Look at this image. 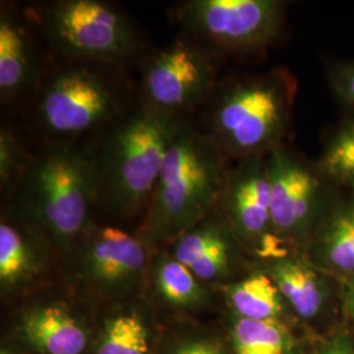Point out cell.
<instances>
[{
	"mask_svg": "<svg viewBox=\"0 0 354 354\" xmlns=\"http://www.w3.org/2000/svg\"><path fill=\"white\" fill-rule=\"evenodd\" d=\"M91 140L42 145L3 207L50 243L62 264L96 222Z\"/></svg>",
	"mask_w": 354,
	"mask_h": 354,
	"instance_id": "cell-1",
	"label": "cell"
},
{
	"mask_svg": "<svg viewBox=\"0 0 354 354\" xmlns=\"http://www.w3.org/2000/svg\"><path fill=\"white\" fill-rule=\"evenodd\" d=\"M184 120L158 112L138 99L91 140L96 215H105L113 222L143 219L167 152Z\"/></svg>",
	"mask_w": 354,
	"mask_h": 354,
	"instance_id": "cell-2",
	"label": "cell"
},
{
	"mask_svg": "<svg viewBox=\"0 0 354 354\" xmlns=\"http://www.w3.org/2000/svg\"><path fill=\"white\" fill-rule=\"evenodd\" d=\"M127 66L61 58L44 71L30 102L35 133L48 143L89 142L138 100Z\"/></svg>",
	"mask_w": 354,
	"mask_h": 354,
	"instance_id": "cell-3",
	"label": "cell"
},
{
	"mask_svg": "<svg viewBox=\"0 0 354 354\" xmlns=\"http://www.w3.org/2000/svg\"><path fill=\"white\" fill-rule=\"evenodd\" d=\"M230 162L203 127L184 120L167 152L137 235L156 251L212 214L226 187Z\"/></svg>",
	"mask_w": 354,
	"mask_h": 354,
	"instance_id": "cell-4",
	"label": "cell"
},
{
	"mask_svg": "<svg viewBox=\"0 0 354 354\" xmlns=\"http://www.w3.org/2000/svg\"><path fill=\"white\" fill-rule=\"evenodd\" d=\"M297 92L286 67L219 82L203 105V130L230 160L266 156L285 143Z\"/></svg>",
	"mask_w": 354,
	"mask_h": 354,
	"instance_id": "cell-5",
	"label": "cell"
},
{
	"mask_svg": "<svg viewBox=\"0 0 354 354\" xmlns=\"http://www.w3.org/2000/svg\"><path fill=\"white\" fill-rule=\"evenodd\" d=\"M26 16L61 58L127 66L142 54L140 28L118 4L105 0H54Z\"/></svg>",
	"mask_w": 354,
	"mask_h": 354,
	"instance_id": "cell-6",
	"label": "cell"
},
{
	"mask_svg": "<svg viewBox=\"0 0 354 354\" xmlns=\"http://www.w3.org/2000/svg\"><path fill=\"white\" fill-rule=\"evenodd\" d=\"M281 0H185L171 17L214 57L250 55L277 44L286 26Z\"/></svg>",
	"mask_w": 354,
	"mask_h": 354,
	"instance_id": "cell-7",
	"label": "cell"
},
{
	"mask_svg": "<svg viewBox=\"0 0 354 354\" xmlns=\"http://www.w3.org/2000/svg\"><path fill=\"white\" fill-rule=\"evenodd\" d=\"M273 231L291 252L304 253L336 198V188L317 163L285 143L266 155Z\"/></svg>",
	"mask_w": 354,
	"mask_h": 354,
	"instance_id": "cell-8",
	"label": "cell"
},
{
	"mask_svg": "<svg viewBox=\"0 0 354 354\" xmlns=\"http://www.w3.org/2000/svg\"><path fill=\"white\" fill-rule=\"evenodd\" d=\"M153 252L137 234L95 222L64 266L86 292L121 301L147 283Z\"/></svg>",
	"mask_w": 354,
	"mask_h": 354,
	"instance_id": "cell-9",
	"label": "cell"
},
{
	"mask_svg": "<svg viewBox=\"0 0 354 354\" xmlns=\"http://www.w3.org/2000/svg\"><path fill=\"white\" fill-rule=\"evenodd\" d=\"M216 57L180 33L143 62L138 99L162 113L189 118L218 86Z\"/></svg>",
	"mask_w": 354,
	"mask_h": 354,
	"instance_id": "cell-10",
	"label": "cell"
},
{
	"mask_svg": "<svg viewBox=\"0 0 354 354\" xmlns=\"http://www.w3.org/2000/svg\"><path fill=\"white\" fill-rule=\"evenodd\" d=\"M215 210L226 221L244 251L252 253L260 264L292 253L273 231L266 156L247 158L231 165Z\"/></svg>",
	"mask_w": 354,
	"mask_h": 354,
	"instance_id": "cell-11",
	"label": "cell"
},
{
	"mask_svg": "<svg viewBox=\"0 0 354 354\" xmlns=\"http://www.w3.org/2000/svg\"><path fill=\"white\" fill-rule=\"evenodd\" d=\"M169 251L206 285L241 279L244 248L216 210L177 238Z\"/></svg>",
	"mask_w": 354,
	"mask_h": 354,
	"instance_id": "cell-12",
	"label": "cell"
},
{
	"mask_svg": "<svg viewBox=\"0 0 354 354\" xmlns=\"http://www.w3.org/2000/svg\"><path fill=\"white\" fill-rule=\"evenodd\" d=\"M53 257L61 260L37 230L1 207L0 289L3 295H19L37 288L50 272Z\"/></svg>",
	"mask_w": 354,
	"mask_h": 354,
	"instance_id": "cell-13",
	"label": "cell"
},
{
	"mask_svg": "<svg viewBox=\"0 0 354 354\" xmlns=\"http://www.w3.org/2000/svg\"><path fill=\"white\" fill-rule=\"evenodd\" d=\"M30 26L26 13H19L11 6L1 3L0 100L3 105L28 102L45 71Z\"/></svg>",
	"mask_w": 354,
	"mask_h": 354,
	"instance_id": "cell-14",
	"label": "cell"
},
{
	"mask_svg": "<svg viewBox=\"0 0 354 354\" xmlns=\"http://www.w3.org/2000/svg\"><path fill=\"white\" fill-rule=\"evenodd\" d=\"M19 320L20 339L38 354H83L87 348V330L61 299L32 304Z\"/></svg>",
	"mask_w": 354,
	"mask_h": 354,
	"instance_id": "cell-15",
	"label": "cell"
},
{
	"mask_svg": "<svg viewBox=\"0 0 354 354\" xmlns=\"http://www.w3.org/2000/svg\"><path fill=\"white\" fill-rule=\"evenodd\" d=\"M274 281L291 311L304 320L322 317L333 295L332 283L337 282L310 263L304 253L292 252L261 263Z\"/></svg>",
	"mask_w": 354,
	"mask_h": 354,
	"instance_id": "cell-16",
	"label": "cell"
},
{
	"mask_svg": "<svg viewBox=\"0 0 354 354\" xmlns=\"http://www.w3.org/2000/svg\"><path fill=\"white\" fill-rule=\"evenodd\" d=\"M304 254L313 266L337 282L354 277V193L339 194Z\"/></svg>",
	"mask_w": 354,
	"mask_h": 354,
	"instance_id": "cell-17",
	"label": "cell"
},
{
	"mask_svg": "<svg viewBox=\"0 0 354 354\" xmlns=\"http://www.w3.org/2000/svg\"><path fill=\"white\" fill-rule=\"evenodd\" d=\"M147 283L159 301L175 308L194 310L210 302L209 285L197 279L167 248L153 252Z\"/></svg>",
	"mask_w": 354,
	"mask_h": 354,
	"instance_id": "cell-18",
	"label": "cell"
},
{
	"mask_svg": "<svg viewBox=\"0 0 354 354\" xmlns=\"http://www.w3.org/2000/svg\"><path fill=\"white\" fill-rule=\"evenodd\" d=\"M235 317L254 322H270L286 314L288 304L274 281L257 266L241 279L221 286Z\"/></svg>",
	"mask_w": 354,
	"mask_h": 354,
	"instance_id": "cell-19",
	"label": "cell"
},
{
	"mask_svg": "<svg viewBox=\"0 0 354 354\" xmlns=\"http://www.w3.org/2000/svg\"><path fill=\"white\" fill-rule=\"evenodd\" d=\"M104 320L95 354L150 353V328L138 307L118 306Z\"/></svg>",
	"mask_w": 354,
	"mask_h": 354,
	"instance_id": "cell-20",
	"label": "cell"
},
{
	"mask_svg": "<svg viewBox=\"0 0 354 354\" xmlns=\"http://www.w3.org/2000/svg\"><path fill=\"white\" fill-rule=\"evenodd\" d=\"M231 342L235 354H289L291 335L281 322H254L235 317Z\"/></svg>",
	"mask_w": 354,
	"mask_h": 354,
	"instance_id": "cell-21",
	"label": "cell"
},
{
	"mask_svg": "<svg viewBox=\"0 0 354 354\" xmlns=\"http://www.w3.org/2000/svg\"><path fill=\"white\" fill-rule=\"evenodd\" d=\"M317 165L336 188L354 193V121L335 130Z\"/></svg>",
	"mask_w": 354,
	"mask_h": 354,
	"instance_id": "cell-22",
	"label": "cell"
},
{
	"mask_svg": "<svg viewBox=\"0 0 354 354\" xmlns=\"http://www.w3.org/2000/svg\"><path fill=\"white\" fill-rule=\"evenodd\" d=\"M33 153L26 151L16 131L7 124L0 127V189L8 197L30 165Z\"/></svg>",
	"mask_w": 354,
	"mask_h": 354,
	"instance_id": "cell-23",
	"label": "cell"
},
{
	"mask_svg": "<svg viewBox=\"0 0 354 354\" xmlns=\"http://www.w3.org/2000/svg\"><path fill=\"white\" fill-rule=\"evenodd\" d=\"M329 83L336 97L354 112V62L335 66L329 74Z\"/></svg>",
	"mask_w": 354,
	"mask_h": 354,
	"instance_id": "cell-24",
	"label": "cell"
},
{
	"mask_svg": "<svg viewBox=\"0 0 354 354\" xmlns=\"http://www.w3.org/2000/svg\"><path fill=\"white\" fill-rule=\"evenodd\" d=\"M315 354H354V333L345 330L320 342Z\"/></svg>",
	"mask_w": 354,
	"mask_h": 354,
	"instance_id": "cell-25",
	"label": "cell"
},
{
	"mask_svg": "<svg viewBox=\"0 0 354 354\" xmlns=\"http://www.w3.org/2000/svg\"><path fill=\"white\" fill-rule=\"evenodd\" d=\"M339 298L342 302V314L349 322L354 333V277L339 282Z\"/></svg>",
	"mask_w": 354,
	"mask_h": 354,
	"instance_id": "cell-26",
	"label": "cell"
},
{
	"mask_svg": "<svg viewBox=\"0 0 354 354\" xmlns=\"http://www.w3.org/2000/svg\"><path fill=\"white\" fill-rule=\"evenodd\" d=\"M171 354H226L214 342L190 340L177 345Z\"/></svg>",
	"mask_w": 354,
	"mask_h": 354,
	"instance_id": "cell-27",
	"label": "cell"
},
{
	"mask_svg": "<svg viewBox=\"0 0 354 354\" xmlns=\"http://www.w3.org/2000/svg\"><path fill=\"white\" fill-rule=\"evenodd\" d=\"M0 354H16L13 351H11L8 346H3L1 348V351H0Z\"/></svg>",
	"mask_w": 354,
	"mask_h": 354,
	"instance_id": "cell-28",
	"label": "cell"
}]
</instances>
